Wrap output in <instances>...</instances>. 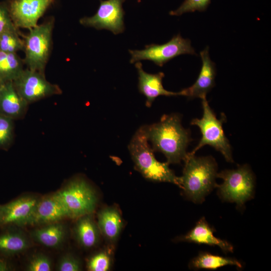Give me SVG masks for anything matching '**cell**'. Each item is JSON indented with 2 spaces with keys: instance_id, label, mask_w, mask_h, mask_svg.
Here are the masks:
<instances>
[{
  "instance_id": "7a4b0ae2",
  "label": "cell",
  "mask_w": 271,
  "mask_h": 271,
  "mask_svg": "<svg viewBox=\"0 0 271 271\" xmlns=\"http://www.w3.org/2000/svg\"><path fill=\"white\" fill-rule=\"evenodd\" d=\"M181 188L185 195L195 203H201L216 186L217 165L211 157H196L188 153L184 159Z\"/></svg>"
},
{
  "instance_id": "6da1fadb",
  "label": "cell",
  "mask_w": 271,
  "mask_h": 271,
  "mask_svg": "<svg viewBox=\"0 0 271 271\" xmlns=\"http://www.w3.org/2000/svg\"><path fill=\"white\" fill-rule=\"evenodd\" d=\"M147 132L153 151L163 153L168 164H178L184 160L191 139L189 131L181 124L180 115H164L158 122L147 125Z\"/></svg>"
},
{
  "instance_id": "8fae6325",
  "label": "cell",
  "mask_w": 271,
  "mask_h": 271,
  "mask_svg": "<svg viewBox=\"0 0 271 271\" xmlns=\"http://www.w3.org/2000/svg\"><path fill=\"white\" fill-rule=\"evenodd\" d=\"M40 198L26 195L4 204H0V228L22 227L29 225L33 213Z\"/></svg>"
},
{
  "instance_id": "7c38bea8",
  "label": "cell",
  "mask_w": 271,
  "mask_h": 271,
  "mask_svg": "<svg viewBox=\"0 0 271 271\" xmlns=\"http://www.w3.org/2000/svg\"><path fill=\"white\" fill-rule=\"evenodd\" d=\"M55 0H12L10 14L16 27L30 29L37 25Z\"/></svg>"
},
{
  "instance_id": "2e32d148",
  "label": "cell",
  "mask_w": 271,
  "mask_h": 271,
  "mask_svg": "<svg viewBox=\"0 0 271 271\" xmlns=\"http://www.w3.org/2000/svg\"><path fill=\"white\" fill-rule=\"evenodd\" d=\"M16 226L1 228L0 255L11 258L27 250L31 246L30 239Z\"/></svg>"
},
{
  "instance_id": "f546056e",
  "label": "cell",
  "mask_w": 271,
  "mask_h": 271,
  "mask_svg": "<svg viewBox=\"0 0 271 271\" xmlns=\"http://www.w3.org/2000/svg\"><path fill=\"white\" fill-rule=\"evenodd\" d=\"M16 26L12 22V18L7 9L0 5V35L4 32L15 29Z\"/></svg>"
},
{
  "instance_id": "f1b7e54d",
  "label": "cell",
  "mask_w": 271,
  "mask_h": 271,
  "mask_svg": "<svg viewBox=\"0 0 271 271\" xmlns=\"http://www.w3.org/2000/svg\"><path fill=\"white\" fill-rule=\"evenodd\" d=\"M82 265L79 259L72 254L67 253L59 259L56 265L58 271H79Z\"/></svg>"
},
{
  "instance_id": "44dd1931",
  "label": "cell",
  "mask_w": 271,
  "mask_h": 271,
  "mask_svg": "<svg viewBox=\"0 0 271 271\" xmlns=\"http://www.w3.org/2000/svg\"><path fill=\"white\" fill-rule=\"evenodd\" d=\"M76 219L73 232L78 244L86 249L95 246L101 234L92 214L82 216Z\"/></svg>"
},
{
  "instance_id": "d6986e66",
  "label": "cell",
  "mask_w": 271,
  "mask_h": 271,
  "mask_svg": "<svg viewBox=\"0 0 271 271\" xmlns=\"http://www.w3.org/2000/svg\"><path fill=\"white\" fill-rule=\"evenodd\" d=\"M97 224L100 234L109 242L114 243L118 239L123 223L119 211L115 207H106L97 214Z\"/></svg>"
},
{
  "instance_id": "603a6c76",
  "label": "cell",
  "mask_w": 271,
  "mask_h": 271,
  "mask_svg": "<svg viewBox=\"0 0 271 271\" xmlns=\"http://www.w3.org/2000/svg\"><path fill=\"white\" fill-rule=\"evenodd\" d=\"M192 267L196 269H215L223 266L235 265L242 267L241 264L237 260L212 254L208 252H201L191 261Z\"/></svg>"
},
{
  "instance_id": "cb8c5ba5",
  "label": "cell",
  "mask_w": 271,
  "mask_h": 271,
  "mask_svg": "<svg viewBox=\"0 0 271 271\" xmlns=\"http://www.w3.org/2000/svg\"><path fill=\"white\" fill-rule=\"evenodd\" d=\"M24 49V41L20 38L16 29L6 31L0 35V51L16 53Z\"/></svg>"
},
{
  "instance_id": "7402d4cb",
  "label": "cell",
  "mask_w": 271,
  "mask_h": 271,
  "mask_svg": "<svg viewBox=\"0 0 271 271\" xmlns=\"http://www.w3.org/2000/svg\"><path fill=\"white\" fill-rule=\"evenodd\" d=\"M23 63L16 53L0 51V82L15 80L23 71Z\"/></svg>"
},
{
  "instance_id": "9a60e30c",
  "label": "cell",
  "mask_w": 271,
  "mask_h": 271,
  "mask_svg": "<svg viewBox=\"0 0 271 271\" xmlns=\"http://www.w3.org/2000/svg\"><path fill=\"white\" fill-rule=\"evenodd\" d=\"M139 75L138 88L139 92L146 97V105L150 107L155 99L159 96H182L181 91L177 92L166 90L163 85L162 80L165 76L163 72L150 74L143 69L140 61L135 63Z\"/></svg>"
},
{
  "instance_id": "83f0119b",
  "label": "cell",
  "mask_w": 271,
  "mask_h": 271,
  "mask_svg": "<svg viewBox=\"0 0 271 271\" xmlns=\"http://www.w3.org/2000/svg\"><path fill=\"white\" fill-rule=\"evenodd\" d=\"M12 119L0 113V148H6L12 140L13 135Z\"/></svg>"
},
{
  "instance_id": "ac0fdd59",
  "label": "cell",
  "mask_w": 271,
  "mask_h": 271,
  "mask_svg": "<svg viewBox=\"0 0 271 271\" xmlns=\"http://www.w3.org/2000/svg\"><path fill=\"white\" fill-rule=\"evenodd\" d=\"M66 235V226L61 221L39 226L30 232L31 239L36 243L54 248L64 242Z\"/></svg>"
},
{
  "instance_id": "4fadbf2b",
  "label": "cell",
  "mask_w": 271,
  "mask_h": 271,
  "mask_svg": "<svg viewBox=\"0 0 271 271\" xmlns=\"http://www.w3.org/2000/svg\"><path fill=\"white\" fill-rule=\"evenodd\" d=\"M68 218L66 211L56 193L39 198L29 225L42 226Z\"/></svg>"
},
{
  "instance_id": "30bf717a",
  "label": "cell",
  "mask_w": 271,
  "mask_h": 271,
  "mask_svg": "<svg viewBox=\"0 0 271 271\" xmlns=\"http://www.w3.org/2000/svg\"><path fill=\"white\" fill-rule=\"evenodd\" d=\"M13 83L18 93L28 104L62 93L58 85L46 79L44 73L29 69H24Z\"/></svg>"
},
{
  "instance_id": "8992f818",
  "label": "cell",
  "mask_w": 271,
  "mask_h": 271,
  "mask_svg": "<svg viewBox=\"0 0 271 271\" xmlns=\"http://www.w3.org/2000/svg\"><path fill=\"white\" fill-rule=\"evenodd\" d=\"M223 181L216 185L220 197L224 200L235 202L241 207L253 195L254 180L253 174L246 165L234 170H226L217 174Z\"/></svg>"
},
{
  "instance_id": "5bb4252c",
  "label": "cell",
  "mask_w": 271,
  "mask_h": 271,
  "mask_svg": "<svg viewBox=\"0 0 271 271\" xmlns=\"http://www.w3.org/2000/svg\"><path fill=\"white\" fill-rule=\"evenodd\" d=\"M208 47L200 52L202 65L198 77L190 87L181 91L182 96L190 98H206V95L215 85L216 67L209 55Z\"/></svg>"
},
{
  "instance_id": "3957f363",
  "label": "cell",
  "mask_w": 271,
  "mask_h": 271,
  "mask_svg": "<svg viewBox=\"0 0 271 271\" xmlns=\"http://www.w3.org/2000/svg\"><path fill=\"white\" fill-rule=\"evenodd\" d=\"M148 141L146 125L136 131L129 143L128 150L136 170L148 180L171 183L181 188L180 177L175 175L167 163L157 160Z\"/></svg>"
},
{
  "instance_id": "4dcf8cb0",
  "label": "cell",
  "mask_w": 271,
  "mask_h": 271,
  "mask_svg": "<svg viewBox=\"0 0 271 271\" xmlns=\"http://www.w3.org/2000/svg\"><path fill=\"white\" fill-rule=\"evenodd\" d=\"M13 269L10 259L0 255V271H8Z\"/></svg>"
},
{
  "instance_id": "e0dca14e",
  "label": "cell",
  "mask_w": 271,
  "mask_h": 271,
  "mask_svg": "<svg viewBox=\"0 0 271 271\" xmlns=\"http://www.w3.org/2000/svg\"><path fill=\"white\" fill-rule=\"evenodd\" d=\"M28 103L17 92L13 81L0 82V113L12 119L22 116Z\"/></svg>"
},
{
  "instance_id": "9c48e42d",
  "label": "cell",
  "mask_w": 271,
  "mask_h": 271,
  "mask_svg": "<svg viewBox=\"0 0 271 271\" xmlns=\"http://www.w3.org/2000/svg\"><path fill=\"white\" fill-rule=\"evenodd\" d=\"M125 0H100L96 13L90 17H83L79 20L84 26L93 27L97 30L106 29L113 34L123 32L124 11L122 4Z\"/></svg>"
},
{
  "instance_id": "d4e9b609",
  "label": "cell",
  "mask_w": 271,
  "mask_h": 271,
  "mask_svg": "<svg viewBox=\"0 0 271 271\" xmlns=\"http://www.w3.org/2000/svg\"><path fill=\"white\" fill-rule=\"evenodd\" d=\"M111 265V257L107 250L99 251L88 260L87 267L90 271H107Z\"/></svg>"
},
{
  "instance_id": "484cf974",
  "label": "cell",
  "mask_w": 271,
  "mask_h": 271,
  "mask_svg": "<svg viewBox=\"0 0 271 271\" xmlns=\"http://www.w3.org/2000/svg\"><path fill=\"white\" fill-rule=\"evenodd\" d=\"M210 2L211 0H185L177 10L171 11L169 14L172 16H180L188 12L204 11Z\"/></svg>"
},
{
  "instance_id": "5b68a950",
  "label": "cell",
  "mask_w": 271,
  "mask_h": 271,
  "mask_svg": "<svg viewBox=\"0 0 271 271\" xmlns=\"http://www.w3.org/2000/svg\"><path fill=\"white\" fill-rule=\"evenodd\" d=\"M203 116L193 119L191 124L200 129L202 138L196 148L189 154L194 155L200 148L209 145L220 152L228 162H232L231 146L222 128V120L218 119L210 108L206 98L202 99Z\"/></svg>"
},
{
  "instance_id": "ba28073f",
  "label": "cell",
  "mask_w": 271,
  "mask_h": 271,
  "mask_svg": "<svg viewBox=\"0 0 271 271\" xmlns=\"http://www.w3.org/2000/svg\"><path fill=\"white\" fill-rule=\"evenodd\" d=\"M128 52L131 55L130 63L149 60L160 67L179 55H196L190 41L183 38L180 34L174 36L165 44H151L146 45L145 49L129 50Z\"/></svg>"
},
{
  "instance_id": "ffe728a7",
  "label": "cell",
  "mask_w": 271,
  "mask_h": 271,
  "mask_svg": "<svg viewBox=\"0 0 271 271\" xmlns=\"http://www.w3.org/2000/svg\"><path fill=\"white\" fill-rule=\"evenodd\" d=\"M181 240L211 246H218L224 252H232L233 247L227 241L220 239L213 235V229L204 218L197 222L195 226Z\"/></svg>"
},
{
  "instance_id": "52a82bcc",
  "label": "cell",
  "mask_w": 271,
  "mask_h": 271,
  "mask_svg": "<svg viewBox=\"0 0 271 271\" xmlns=\"http://www.w3.org/2000/svg\"><path fill=\"white\" fill-rule=\"evenodd\" d=\"M53 21L37 25L25 37L24 63L28 69L44 73L52 42Z\"/></svg>"
},
{
  "instance_id": "4316f807",
  "label": "cell",
  "mask_w": 271,
  "mask_h": 271,
  "mask_svg": "<svg viewBox=\"0 0 271 271\" xmlns=\"http://www.w3.org/2000/svg\"><path fill=\"white\" fill-rule=\"evenodd\" d=\"M52 269L51 259L42 253H38L32 256L26 267V270L28 271H51Z\"/></svg>"
},
{
  "instance_id": "277c9868",
  "label": "cell",
  "mask_w": 271,
  "mask_h": 271,
  "mask_svg": "<svg viewBox=\"0 0 271 271\" xmlns=\"http://www.w3.org/2000/svg\"><path fill=\"white\" fill-rule=\"evenodd\" d=\"M61 201L68 218L77 219L92 214L97 204L94 189L85 180L76 179L55 192Z\"/></svg>"
}]
</instances>
